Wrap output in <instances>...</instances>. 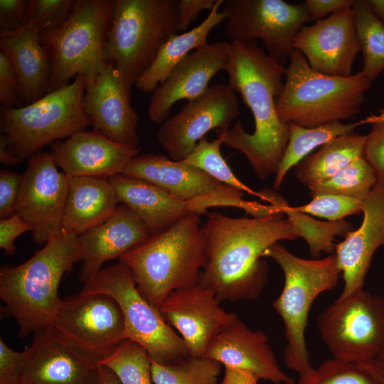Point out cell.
Instances as JSON below:
<instances>
[{"label": "cell", "mask_w": 384, "mask_h": 384, "mask_svg": "<svg viewBox=\"0 0 384 384\" xmlns=\"http://www.w3.org/2000/svg\"><path fill=\"white\" fill-rule=\"evenodd\" d=\"M202 225L206 264L199 284L213 289L220 302L252 301L267 282L264 252L281 240L299 238L282 212L260 218H232L217 211Z\"/></svg>", "instance_id": "obj_1"}, {"label": "cell", "mask_w": 384, "mask_h": 384, "mask_svg": "<svg viewBox=\"0 0 384 384\" xmlns=\"http://www.w3.org/2000/svg\"><path fill=\"white\" fill-rule=\"evenodd\" d=\"M231 56L225 72L228 85L250 110L255 131L247 133L240 119L219 130L223 144L242 153L261 180L276 174L289 136V124L279 118L277 100L286 68L255 43L230 42Z\"/></svg>", "instance_id": "obj_2"}, {"label": "cell", "mask_w": 384, "mask_h": 384, "mask_svg": "<svg viewBox=\"0 0 384 384\" xmlns=\"http://www.w3.org/2000/svg\"><path fill=\"white\" fill-rule=\"evenodd\" d=\"M80 257L78 235L63 230L22 264L1 267L4 313L14 319L20 336L51 326L62 300L58 295L61 279Z\"/></svg>", "instance_id": "obj_3"}, {"label": "cell", "mask_w": 384, "mask_h": 384, "mask_svg": "<svg viewBox=\"0 0 384 384\" xmlns=\"http://www.w3.org/2000/svg\"><path fill=\"white\" fill-rule=\"evenodd\" d=\"M201 215L191 213L121 256L137 289L156 308L173 292L200 282L206 264Z\"/></svg>", "instance_id": "obj_4"}, {"label": "cell", "mask_w": 384, "mask_h": 384, "mask_svg": "<svg viewBox=\"0 0 384 384\" xmlns=\"http://www.w3.org/2000/svg\"><path fill=\"white\" fill-rule=\"evenodd\" d=\"M289 60L276 103L282 122L311 128L351 119L359 113L373 82L361 71L346 78L320 73L297 49Z\"/></svg>", "instance_id": "obj_5"}, {"label": "cell", "mask_w": 384, "mask_h": 384, "mask_svg": "<svg viewBox=\"0 0 384 384\" xmlns=\"http://www.w3.org/2000/svg\"><path fill=\"white\" fill-rule=\"evenodd\" d=\"M262 257L274 260L284 274V287L273 308L284 327L285 364L301 376L312 368L305 338L310 308L321 294L337 285L341 270L334 252L324 259L306 260L279 242L268 247Z\"/></svg>", "instance_id": "obj_6"}, {"label": "cell", "mask_w": 384, "mask_h": 384, "mask_svg": "<svg viewBox=\"0 0 384 384\" xmlns=\"http://www.w3.org/2000/svg\"><path fill=\"white\" fill-rule=\"evenodd\" d=\"M176 0H114L107 63L130 92L162 46L178 31Z\"/></svg>", "instance_id": "obj_7"}, {"label": "cell", "mask_w": 384, "mask_h": 384, "mask_svg": "<svg viewBox=\"0 0 384 384\" xmlns=\"http://www.w3.org/2000/svg\"><path fill=\"white\" fill-rule=\"evenodd\" d=\"M113 1L76 0L62 24L40 33L50 66L47 92L78 75L90 82L105 69Z\"/></svg>", "instance_id": "obj_8"}, {"label": "cell", "mask_w": 384, "mask_h": 384, "mask_svg": "<svg viewBox=\"0 0 384 384\" xmlns=\"http://www.w3.org/2000/svg\"><path fill=\"white\" fill-rule=\"evenodd\" d=\"M85 87L84 77L78 75L28 105L1 107V134L19 162L91 126L83 106Z\"/></svg>", "instance_id": "obj_9"}, {"label": "cell", "mask_w": 384, "mask_h": 384, "mask_svg": "<svg viewBox=\"0 0 384 384\" xmlns=\"http://www.w3.org/2000/svg\"><path fill=\"white\" fill-rule=\"evenodd\" d=\"M80 292L102 293L112 297L123 315L124 339L142 345L152 361L169 363L190 356L182 338L139 291L124 263L119 261L102 268Z\"/></svg>", "instance_id": "obj_10"}, {"label": "cell", "mask_w": 384, "mask_h": 384, "mask_svg": "<svg viewBox=\"0 0 384 384\" xmlns=\"http://www.w3.org/2000/svg\"><path fill=\"white\" fill-rule=\"evenodd\" d=\"M122 174L149 181L176 198L188 203L192 213L207 214L213 207L242 209L254 218L274 213L270 205L242 198L244 192L223 184L202 170L183 161L156 154H139Z\"/></svg>", "instance_id": "obj_11"}, {"label": "cell", "mask_w": 384, "mask_h": 384, "mask_svg": "<svg viewBox=\"0 0 384 384\" xmlns=\"http://www.w3.org/2000/svg\"><path fill=\"white\" fill-rule=\"evenodd\" d=\"M317 326L332 358L376 360L384 348V298L363 289L336 299L318 316Z\"/></svg>", "instance_id": "obj_12"}, {"label": "cell", "mask_w": 384, "mask_h": 384, "mask_svg": "<svg viewBox=\"0 0 384 384\" xmlns=\"http://www.w3.org/2000/svg\"><path fill=\"white\" fill-rule=\"evenodd\" d=\"M224 31L230 42L262 41L267 53L284 66L294 50L293 41L312 21L304 3L282 0H223Z\"/></svg>", "instance_id": "obj_13"}, {"label": "cell", "mask_w": 384, "mask_h": 384, "mask_svg": "<svg viewBox=\"0 0 384 384\" xmlns=\"http://www.w3.org/2000/svg\"><path fill=\"white\" fill-rule=\"evenodd\" d=\"M51 326L100 361L124 340L120 307L112 297L102 293L80 292L63 299Z\"/></svg>", "instance_id": "obj_14"}, {"label": "cell", "mask_w": 384, "mask_h": 384, "mask_svg": "<svg viewBox=\"0 0 384 384\" xmlns=\"http://www.w3.org/2000/svg\"><path fill=\"white\" fill-rule=\"evenodd\" d=\"M57 167L50 151H40L28 159L22 174L16 213L33 227L39 246L63 230L69 176Z\"/></svg>", "instance_id": "obj_15"}, {"label": "cell", "mask_w": 384, "mask_h": 384, "mask_svg": "<svg viewBox=\"0 0 384 384\" xmlns=\"http://www.w3.org/2000/svg\"><path fill=\"white\" fill-rule=\"evenodd\" d=\"M239 116L236 92L228 84L216 83L168 117L157 132V140L170 159L183 161L210 130H225Z\"/></svg>", "instance_id": "obj_16"}, {"label": "cell", "mask_w": 384, "mask_h": 384, "mask_svg": "<svg viewBox=\"0 0 384 384\" xmlns=\"http://www.w3.org/2000/svg\"><path fill=\"white\" fill-rule=\"evenodd\" d=\"M99 361L47 326L33 334L21 384H99Z\"/></svg>", "instance_id": "obj_17"}, {"label": "cell", "mask_w": 384, "mask_h": 384, "mask_svg": "<svg viewBox=\"0 0 384 384\" xmlns=\"http://www.w3.org/2000/svg\"><path fill=\"white\" fill-rule=\"evenodd\" d=\"M215 291L200 284L171 293L159 311L183 340L190 356H204L214 337L238 316L220 306Z\"/></svg>", "instance_id": "obj_18"}, {"label": "cell", "mask_w": 384, "mask_h": 384, "mask_svg": "<svg viewBox=\"0 0 384 384\" xmlns=\"http://www.w3.org/2000/svg\"><path fill=\"white\" fill-rule=\"evenodd\" d=\"M293 46L314 70L334 77L351 75L361 51L352 8L304 25L295 36Z\"/></svg>", "instance_id": "obj_19"}, {"label": "cell", "mask_w": 384, "mask_h": 384, "mask_svg": "<svg viewBox=\"0 0 384 384\" xmlns=\"http://www.w3.org/2000/svg\"><path fill=\"white\" fill-rule=\"evenodd\" d=\"M231 56V44L227 41L208 43L190 53L152 92L149 107V119L162 124L172 107L179 100L201 96L210 80L226 70Z\"/></svg>", "instance_id": "obj_20"}, {"label": "cell", "mask_w": 384, "mask_h": 384, "mask_svg": "<svg viewBox=\"0 0 384 384\" xmlns=\"http://www.w3.org/2000/svg\"><path fill=\"white\" fill-rule=\"evenodd\" d=\"M130 100L118 71L107 63L94 80L85 83L83 106L92 129L115 142L139 146V117Z\"/></svg>", "instance_id": "obj_21"}, {"label": "cell", "mask_w": 384, "mask_h": 384, "mask_svg": "<svg viewBox=\"0 0 384 384\" xmlns=\"http://www.w3.org/2000/svg\"><path fill=\"white\" fill-rule=\"evenodd\" d=\"M204 357L274 384H294L280 368L266 334L250 329L238 316L214 337Z\"/></svg>", "instance_id": "obj_22"}, {"label": "cell", "mask_w": 384, "mask_h": 384, "mask_svg": "<svg viewBox=\"0 0 384 384\" xmlns=\"http://www.w3.org/2000/svg\"><path fill=\"white\" fill-rule=\"evenodd\" d=\"M50 146L55 165L70 177L110 178L122 174L140 151L139 146L115 142L92 129L80 131Z\"/></svg>", "instance_id": "obj_23"}, {"label": "cell", "mask_w": 384, "mask_h": 384, "mask_svg": "<svg viewBox=\"0 0 384 384\" xmlns=\"http://www.w3.org/2000/svg\"><path fill=\"white\" fill-rule=\"evenodd\" d=\"M363 218L357 230L336 245L334 253L341 270L343 299L363 289L366 274L376 250L384 245V186L376 183L362 201Z\"/></svg>", "instance_id": "obj_24"}, {"label": "cell", "mask_w": 384, "mask_h": 384, "mask_svg": "<svg viewBox=\"0 0 384 384\" xmlns=\"http://www.w3.org/2000/svg\"><path fill=\"white\" fill-rule=\"evenodd\" d=\"M151 236L144 224L128 206L118 205L109 218L78 236L81 245L80 280L85 284L105 262L119 259Z\"/></svg>", "instance_id": "obj_25"}, {"label": "cell", "mask_w": 384, "mask_h": 384, "mask_svg": "<svg viewBox=\"0 0 384 384\" xmlns=\"http://www.w3.org/2000/svg\"><path fill=\"white\" fill-rule=\"evenodd\" d=\"M109 179L118 203L128 206L151 235L165 231L192 213L188 203L149 181L122 174Z\"/></svg>", "instance_id": "obj_26"}, {"label": "cell", "mask_w": 384, "mask_h": 384, "mask_svg": "<svg viewBox=\"0 0 384 384\" xmlns=\"http://www.w3.org/2000/svg\"><path fill=\"white\" fill-rule=\"evenodd\" d=\"M0 50L6 53L17 72L23 106L47 93L50 66L40 33L29 25L0 32Z\"/></svg>", "instance_id": "obj_27"}, {"label": "cell", "mask_w": 384, "mask_h": 384, "mask_svg": "<svg viewBox=\"0 0 384 384\" xmlns=\"http://www.w3.org/2000/svg\"><path fill=\"white\" fill-rule=\"evenodd\" d=\"M117 204L109 178L69 176L63 230L79 236L109 218Z\"/></svg>", "instance_id": "obj_28"}, {"label": "cell", "mask_w": 384, "mask_h": 384, "mask_svg": "<svg viewBox=\"0 0 384 384\" xmlns=\"http://www.w3.org/2000/svg\"><path fill=\"white\" fill-rule=\"evenodd\" d=\"M223 3V0H216L200 24L188 31L173 35L162 46L151 64L136 81L137 90L144 94L153 92L190 53L208 43L211 31L225 21V16L220 11Z\"/></svg>", "instance_id": "obj_29"}, {"label": "cell", "mask_w": 384, "mask_h": 384, "mask_svg": "<svg viewBox=\"0 0 384 384\" xmlns=\"http://www.w3.org/2000/svg\"><path fill=\"white\" fill-rule=\"evenodd\" d=\"M366 135L348 134L322 145L296 166L294 177L308 188L333 176L344 167L364 156Z\"/></svg>", "instance_id": "obj_30"}, {"label": "cell", "mask_w": 384, "mask_h": 384, "mask_svg": "<svg viewBox=\"0 0 384 384\" xmlns=\"http://www.w3.org/2000/svg\"><path fill=\"white\" fill-rule=\"evenodd\" d=\"M261 199L278 207L296 230L299 238H302L308 245L310 255L314 259L322 252L334 253L336 235L346 236L353 230L350 222L321 221L316 220L306 213L297 210L278 193L265 188L260 191Z\"/></svg>", "instance_id": "obj_31"}, {"label": "cell", "mask_w": 384, "mask_h": 384, "mask_svg": "<svg viewBox=\"0 0 384 384\" xmlns=\"http://www.w3.org/2000/svg\"><path fill=\"white\" fill-rule=\"evenodd\" d=\"M358 122L343 123L336 121L315 127L306 128L289 124L288 143L275 174L274 188L278 190L287 172L297 166L318 146L342 135L353 133Z\"/></svg>", "instance_id": "obj_32"}, {"label": "cell", "mask_w": 384, "mask_h": 384, "mask_svg": "<svg viewBox=\"0 0 384 384\" xmlns=\"http://www.w3.org/2000/svg\"><path fill=\"white\" fill-rule=\"evenodd\" d=\"M352 10L363 55L361 72L373 82L384 71V26L373 14L368 0H354Z\"/></svg>", "instance_id": "obj_33"}, {"label": "cell", "mask_w": 384, "mask_h": 384, "mask_svg": "<svg viewBox=\"0 0 384 384\" xmlns=\"http://www.w3.org/2000/svg\"><path fill=\"white\" fill-rule=\"evenodd\" d=\"M297 384H383L375 360L348 362L331 358L299 376Z\"/></svg>", "instance_id": "obj_34"}, {"label": "cell", "mask_w": 384, "mask_h": 384, "mask_svg": "<svg viewBox=\"0 0 384 384\" xmlns=\"http://www.w3.org/2000/svg\"><path fill=\"white\" fill-rule=\"evenodd\" d=\"M223 366L206 357L188 356L169 363L151 360L154 384H218Z\"/></svg>", "instance_id": "obj_35"}, {"label": "cell", "mask_w": 384, "mask_h": 384, "mask_svg": "<svg viewBox=\"0 0 384 384\" xmlns=\"http://www.w3.org/2000/svg\"><path fill=\"white\" fill-rule=\"evenodd\" d=\"M377 183L376 176L364 156L360 157L329 178L309 188L311 198L324 194L353 197L363 201Z\"/></svg>", "instance_id": "obj_36"}, {"label": "cell", "mask_w": 384, "mask_h": 384, "mask_svg": "<svg viewBox=\"0 0 384 384\" xmlns=\"http://www.w3.org/2000/svg\"><path fill=\"white\" fill-rule=\"evenodd\" d=\"M99 365L109 368L121 384H154L151 359L147 351L130 339L123 340Z\"/></svg>", "instance_id": "obj_37"}, {"label": "cell", "mask_w": 384, "mask_h": 384, "mask_svg": "<svg viewBox=\"0 0 384 384\" xmlns=\"http://www.w3.org/2000/svg\"><path fill=\"white\" fill-rule=\"evenodd\" d=\"M223 144V136L220 133L218 138L212 141L204 137L183 161L202 170L223 184L260 197L258 191L244 184L233 172L221 154Z\"/></svg>", "instance_id": "obj_38"}, {"label": "cell", "mask_w": 384, "mask_h": 384, "mask_svg": "<svg viewBox=\"0 0 384 384\" xmlns=\"http://www.w3.org/2000/svg\"><path fill=\"white\" fill-rule=\"evenodd\" d=\"M362 201L342 195L324 194L312 198L308 203L294 207L297 210L327 219L338 221L346 216L361 213Z\"/></svg>", "instance_id": "obj_39"}, {"label": "cell", "mask_w": 384, "mask_h": 384, "mask_svg": "<svg viewBox=\"0 0 384 384\" xmlns=\"http://www.w3.org/2000/svg\"><path fill=\"white\" fill-rule=\"evenodd\" d=\"M76 0H28L27 24L40 33L62 24Z\"/></svg>", "instance_id": "obj_40"}, {"label": "cell", "mask_w": 384, "mask_h": 384, "mask_svg": "<svg viewBox=\"0 0 384 384\" xmlns=\"http://www.w3.org/2000/svg\"><path fill=\"white\" fill-rule=\"evenodd\" d=\"M0 102L1 107L23 106L21 87L15 67L9 55L0 50Z\"/></svg>", "instance_id": "obj_41"}, {"label": "cell", "mask_w": 384, "mask_h": 384, "mask_svg": "<svg viewBox=\"0 0 384 384\" xmlns=\"http://www.w3.org/2000/svg\"><path fill=\"white\" fill-rule=\"evenodd\" d=\"M364 157L375 174L377 183L384 186V122L371 124L366 135Z\"/></svg>", "instance_id": "obj_42"}, {"label": "cell", "mask_w": 384, "mask_h": 384, "mask_svg": "<svg viewBox=\"0 0 384 384\" xmlns=\"http://www.w3.org/2000/svg\"><path fill=\"white\" fill-rule=\"evenodd\" d=\"M26 350L16 351L0 339V384H21Z\"/></svg>", "instance_id": "obj_43"}, {"label": "cell", "mask_w": 384, "mask_h": 384, "mask_svg": "<svg viewBox=\"0 0 384 384\" xmlns=\"http://www.w3.org/2000/svg\"><path fill=\"white\" fill-rule=\"evenodd\" d=\"M22 174L10 170L0 171V217L9 218L16 213Z\"/></svg>", "instance_id": "obj_44"}, {"label": "cell", "mask_w": 384, "mask_h": 384, "mask_svg": "<svg viewBox=\"0 0 384 384\" xmlns=\"http://www.w3.org/2000/svg\"><path fill=\"white\" fill-rule=\"evenodd\" d=\"M28 0H0V32L18 30L27 25Z\"/></svg>", "instance_id": "obj_45"}, {"label": "cell", "mask_w": 384, "mask_h": 384, "mask_svg": "<svg viewBox=\"0 0 384 384\" xmlns=\"http://www.w3.org/2000/svg\"><path fill=\"white\" fill-rule=\"evenodd\" d=\"M33 231V227L18 214L0 220V247L9 255L16 251L14 242L23 233Z\"/></svg>", "instance_id": "obj_46"}, {"label": "cell", "mask_w": 384, "mask_h": 384, "mask_svg": "<svg viewBox=\"0 0 384 384\" xmlns=\"http://www.w3.org/2000/svg\"><path fill=\"white\" fill-rule=\"evenodd\" d=\"M216 0H178L176 3L178 31L185 32L191 23L204 10L209 11Z\"/></svg>", "instance_id": "obj_47"}, {"label": "cell", "mask_w": 384, "mask_h": 384, "mask_svg": "<svg viewBox=\"0 0 384 384\" xmlns=\"http://www.w3.org/2000/svg\"><path fill=\"white\" fill-rule=\"evenodd\" d=\"M354 0H306L304 4L311 20H321L327 15L351 9Z\"/></svg>", "instance_id": "obj_48"}, {"label": "cell", "mask_w": 384, "mask_h": 384, "mask_svg": "<svg viewBox=\"0 0 384 384\" xmlns=\"http://www.w3.org/2000/svg\"><path fill=\"white\" fill-rule=\"evenodd\" d=\"M224 368L220 384H259L260 379L251 373L231 368Z\"/></svg>", "instance_id": "obj_49"}, {"label": "cell", "mask_w": 384, "mask_h": 384, "mask_svg": "<svg viewBox=\"0 0 384 384\" xmlns=\"http://www.w3.org/2000/svg\"><path fill=\"white\" fill-rule=\"evenodd\" d=\"M0 162L7 166H13L19 163L9 150L6 138L2 134H0Z\"/></svg>", "instance_id": "obj_50"}, {"label": "cell", "mask_w": 384, "mask_h": 384, "mask_svg": "<svg viewBox=\"0 0 384 384\" xmlns=\"http://www.w3.org/2000/svg\"><path fill=\"white\" fill-rule=\"evenodd\" d=\"M99 384H121V383L109 368L100 365Z\"/></svg>", "instance_id": "obj_51"}, {"label": "cell", "mask_w": 384, "mask_h": 384, "mask_svg": "<svg viewBox=\"0 0 384 384\" xmlns=\"http://www.w3.org/2000/svg\"><path fill=\"white\" fill-rule=\"evenodd\" d=\"M374 16L384 26V0H368Z\"/></svg>", "instance_id": "obj_52"}, {"label": "cell", "mask_w": 384, "mask_h": 384, "mask_svg": "<svg viewBox=\"0 0 384 384\" xmlns=\"http://www.w3.org/2000/svg\"><path fill=\"white\" fill-rule=\"evenodd\" d=\"M384 122V110H380L378 114L368 116L366 119L358 122V125L366 124H372L375 122Z\"/></svg>", "instance_id": "obj_53"}, {"label": "cell", "mask_w": 384, "mask_h": 384, "mask_svg": "<svg viewBox=\"0 0 384 384\" xmlns=\"http://www.w3.org/2000/svg\"><path fill=\"white\" fill-rule=\"evenodd\" d=\"M383 297L384 298V295ZM376 361L384 366V348L376 358Z\"/></svg>", "instance_id": "obj_54"}, {"label": "cell", "mask_w": 384, "mask_h": 384, "mask_svg": "<svg viewBox=\"0 0 384 384\" xmlns=\"http://www.w3.org/2000/svg\"><path fill=\"white\" fill-rule=\"evenodd\" d=\"M378 373H379V375H380V379H381V380H382L383 383L384 384V380H383V377H382V374H381V370H380V363H378Z\"/></svg>", "instance_id": "obj_55"}, {"label": "cell", "mask_w": 384, "mask_h": 384, "mask_svg": "<svg viewBox=\"0 0 384 384\" xmlns=\"http://www.w3.org/2000/svg\"><path fill=\"white\" fill-rule=\"evenodd\" d=\"M380 366H381V367H380L381 374H382V377H383V378L384 380V366L383 365H381V364H380Z\"/></svg>", "instance_id": "obj_56"}]
</instances>
